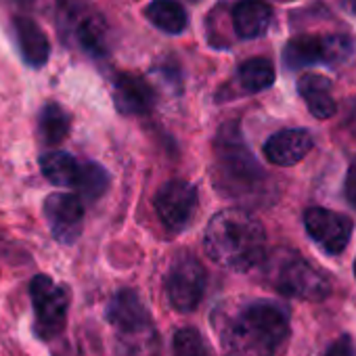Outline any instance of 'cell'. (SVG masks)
Here are the masks:
<instances>
[{"label":"cell","mask_w":356,"mask_h":356,"mask_svg":"<svg viewBox=\"0 0 356 356\" xmlns=\"http://www.w3.org/2000/svg\"><path fill=\"white\" fill-rule=\"evenodd\" d=\"M218 339L225 356H277L289 337V314L273 300H252L222 314Z\"/></svg>","instance_id":"obj_1"},{"label":"cell","mask_w":356,"mask_h":356,"mask_svg":"<svg viewBox=\"0 0 356 356\" xmlns=\"http://www.w3.org/2000/svg\"><path fill=\"white\" fill-rule=\"evenodd\" d=\"M204 250L214 264L233 273H248L264 262L266 231L252 212L225 208L210 218Z\"/></svg>","instance_id":"obj_2"},{"label":"cell","mask_w":356,"mask_h":356,"mask_svg":"<svg viewBox=\"0 0 356 356\" xmlns=\"http://www.w3.org/2000/svg\"><path fill=\"white\" fill-rule=\"evenodd\" d=\"M216 172L220 185L233 197L252 200L260 197L266 189V176L243 143L239 124L229 122L218 130L216 136Z\"/></svg>","instance_id":"obj_3"},{"label":"cell","mask_w":356,"mask_h":356,"mask_svg":"<svg viewBox=\"0 0 356 356\" xmlns=\"http://www.w3.org/2000/svg\"><path fill=\"white\" fill-rule=\"evenodd\" d=\"M264 279L275 291L287 298L325 300L331 291L329 279L293 252H277L264 264Z\"/></svg>","instance_id":"obj_4"},{"label":"cell","mask_w":356,"mask_h":356,"mask_svg":"<svg viewBox=\"0 0 356 356\" xmlns=\"http://www.w3.org/2000/svg\"><path fill=\"white\" fill-rule=\"evenodd\" d=\"M206 283V268L195 254L181 252L174 256L163 281L170 306L178 312H193L204 300Z\"/></svg>","instance_id":"obj_5"},{"label":"cell","mask_w":356,"mask_h":356,"mask_svg":"<svg viewBox=\"0 0 356 356\" xmlns=\"http://www.w3.org/2000/svg\"><path fill=\"white\" fill-rule=\"evenodd\" d=\"M30 298L34 306V333L40 339L61 335L67 325L70 291L49 275H36L30 283Z\"/></svg>","instance_id":"obj_6"},{"label":"cell","mask_w":356,"mask_h":356,"mask_svg":"<svg viewBox=\"0 0 356 356\" xmlns=\"http://www.w3.org/2000/svg\"><path fill=\"white\" fill-rule=\"evenodd\" d=\"M157 218L170 233H183L197 210V189L187 181H168L153 197Z\"/></svg>","instance_id":"obj_7"},{"label":"cell","mask_w":356,"mask_h":356,"mask_svg":"<svg viewBox=\"0 0 356 356\" xmlns=\"http://www.w3.org/2000/svg\"><path fill=\"white\" fill-rule=\"evenodd\" d=\"M304 227L308 237L329 256H337L346 250L354 229L348 216L327 208H308L304 214Z\"/></svg>","instance_id":"obj_8"},{"label":"cell","mask_w":356,"mask_h":356,"mask_svg":"<svg viewBox=\"0 0 356 356\" xmlns=\"http://www.w3.org/2000/svg\"><path fill=\"white\" fill-rule=\"evenodd\" d=\"M44 218L59 243L74 245L84 229V204L78 195L53 193L44 200Z\"/></svg>","instance_id":"obj_9"},{"label":"cell","mask_w":356,"mask_h":356,"mask_svg":"<svg viewBox=\"0 0 356 356\" xmlns=\"http://www.w3.org/2000/svg\"><path fill=\"white\" fill-rule=\"evenodd\" d=\"M105 318L115 331L126 335H136L151 327V316L147 306L143 304L140 296L128 287L111 296V300L105 306Z\"/></svg>","instance_id":"obj_10"},{"label":"cell","mask_w":356,"mask_h":356,"mask_svg":"<svg viewBox=\"0 0 356 356\" xmlns=\"http://www.w3.org/2000/svg\"><path fill=\"white\" fill-rule=\"evenodd\" d=\"M314 145L312 134L306 128H287L275 132L264 143V157L279 168H289L302 161Z\"/></svg>","instance_id":"obj_11"},{"label":"cell","mask_w":356,"mask_h":356,"mask_svg":"<svg viewBox=\"0 0 356 356\" xmlns=\"http://www.w3.org/2000/svg\"><path fill=\"white\" fill-rule=\"evenodd\" d=\"M113 101L124 115H147L155 105V95L143 78L118 74L113 82Z\"/></svg>","instance_id":"obj_12"},{"label":"cell","mask_w":356,"mask_h":356,"mask_svg":"<svg viewBox=\"0 0 356 356\" xmlns=\"http://www.w3.org/2000/svg\"><path fill=\"white\" fill-rule=\"evenodd\" d=\"M13 30L24 61L30 67H42L51 57V42L40 24L28 15H15Z\"/></svg>","instance_id":"obj_13"},{"label":"cell","mask_w":356,"mask_h":356,"mask_svg":"<svg viewBox=\"0 0 356 356\" xmlns=\"http://www.w3.org/2000/svg\"><path fill=\"white\" fill-rule=\"evenodd\" d=\"M273 9L264 0H241L233 9V28L241 40H254L268 32Z\"/></svg>","instance_id":"obj_14"},{"label":"cell","mask_w":356,"mask_h":356,"mask_svg":"<svg viewBox=\"0 0 356 356\" xmlns=\"http://www.w3.org/2000/svg\"><path fill=\"white\" fill-rule=\"evenodd\" d=\"M331 88V80L321 74H304L298 80V92L316 120H329L337 111V103L333 99Z\"/></svg>","instance_id":"obj_15"},{"label":"cell","mask_w":356,"mask_h":356,"mask_svg":"<svg viewBox=\"0 0 356 356\" xmlns=\"http://www.w3.org/2000/svg\"><path fill=\"white\" fill-rule=\"evenodd\" d=\"M145 17L151 26L170 36L183 34L189 26L187 9L178 0H151L145 7Z\"/></svg>","instance_id":"obj_16"},{"label":"cell","mask_w":356,"mask_h":356,"mask_svg":"<svg viewBox=\"0 0 356 356\" xmlns=\"http://www.w3.org/2000/svg\"><path fill=\"white\" fill-rule=\"evenodd\" d=\"M72 34L84 53L95 57L107 55V26L99 15H90V13L76 15L72 24Z\"/></svg>","instance_id":"obj_17"},{"label":"cell","mask_w":356,"mask_h":356,"mask_svg":"<svg viewBox=\"0 0 356 356\" xmlns=\"http://www.w3.org/2000/svg\"><path fill=\"white\" fill-rule=\"evenodd\" d=\"M72 128V115L55 101H49L38 113V136L44 145L55 147L65 140Z\"/></svg>","instance_id":"obj_18"},{"label":"cell","mask_w":356,"mask_h":356,"mask_svg":"<svg viewBox=\"0 0 356 356\" xmlns=\"http://www.w3.org/2000/svg\"><path fill=\"white\" fill-rule=\"evenodd\" d=\"M80 161L65 151H49L40 157V170L55 187H74Z\"/></svg>","instance_id":"obj_19"},{"label":"cell","mask_w":356,"mask_h":356,"mask_svg":"<svg viewBox=\"0 0 356 356\" xmlns=\"http://www.w3.org/2000/svg\"><path fill=\"white\" fill-rule=\"evenodd\" d=\"M74 189H78L80 200L97 202L109 189V172L97 161H82L78 168V178Z\"/></svg>","instance_id":"obj_20"},{"label":"cell","mask_w":356,"mask_h":356,"mask_svg":"<svg viewBox=\"0 0 356 356\" xmlns=\"http://www.w3.org/2000/svg\"><path fill=\"white\" fill-rule=\"evenodd\" d=\"M283 63L287 70H304L321 63V36H296L283 51Z\"/></svg>","instance_id":"obj_21"},{"label":"cell","mask_w":356,"mask_h":356,"mask_svg":"<svg viewBox=\"0 0 356 356\" xmlns=\"http://www.w3.org/2000/svg\"><path fill=\"white\" fill-rule=\"evenodd\" d=\"M237 78L245 92H262L275 84V65L264 57H254L239 65Z\"/></svg>","instance_id":"obj_22"},{"label":"cell","mask_w":356,"mask_h":356,"mask_svg":"<svg viewBox=\"0 0 356 356\" xmlns=\"http://www.w3.org/2000/svg\"><path fill=\"white\" fill-rule=\"evenodd\" d=\"M356 53V42L348 34H327L321 36V63L329 67H341L352 61Z\"/></svg>","instance_id":"obj_23"},{"label":"cell","mask_w":356,"mask_h":356,"mask_svg":"<svg viewBox=\"0 0 356 356\" xmlns=\"http://www.w3.org/2000/svg\"><path fill=\"white\" fill-rule=\"evenodd\" d=\"M172 356H210V348L195 327H181L172 337Z\"/></svg>","instance_id":"obj_24"},{"label":"cell","mask_w":356,"mask_h":356,"mask_svg":"<svg viewBox=\"0 0 356 356\" xmlns=\"http://www.w3.org/2000/svg\"><path fill=\"white\" fill-rule=\"evenodd\" d=\"M323 356H356L354 339L350 335H339L337 339H333L327 346V350L323 352Z\"/></svg>","instance_id":"obj_25"},{"label":"cell","mask_w":356,"mask_h":356,"mask_svg":"<svg viewBox=\"0 0 356 356\" xmlns=\"http://www.w3.org/2000/svg\"><path fill=\"white\" fill-rule=\"evenodd\" d=\"M343 191H346V197H348L350 206H352V208H356V163H352V165H350V170H348Z\"/></svg>","instance_id":"obj_26"},{"label":"cell","mask_w":356,"mask_h":356,"mask_svg":"<svg viewBox=\"0 0 356 356\" xmlns=\"http://www.w3.org/2000/svg\"><path fill=\"white\" fill-rule=\"evenodd\" d=\"M3 3L11 7H19L24 11H44L49 7L47 0H3Z\"/></svg>","instance_id":"obj_27"},{"label":"cell","mask_w":356,"mask_h":356,"mask_svg":"<svg viewBox=\"0 0 356 356\" xmlns=\"http://www.w3.org/2000/svg\"><path fill=\"white\" fill-rule=\"evenodd\" d=\"M343 126L356 138V97L348 103V109H346V115H343Z\"/></svg>","instance_id":"obj_28"},{"label":"cell","mask_w":356,"mask_h":356,"mask_svg":"<svg viewBox=\"0 0 356 356\" xmlns=\"http://www.w3.org/2000/svg\"><path fill=\"white\" fill-rule=\"evenodd\" d=\"M346 3H348L350 11H354V13H356V0H346Z\"/></svg>","instance_id":"obj_29"},{"label":"cell","mask_w":356,"mask_h":356,"mask_svg":"<svg viewBox=\"0 0 356 356\" xmlns=\"http://www.w3.org/2000/svg\"><path fill=\"white\" fill-rule=\"evenodd\" d=\"M354 277H356V260H354Z\"/></svg>","instance_id":"obj_30"},{"label":"cell","mask_w":356,"mask_h":356,"mask_svg":"<svg viewBox=\"0 0 356 356\" xmlns=\"http://www.w3.org/2000/svg\"><path fill=\"white\" fill-rule=\"evenodd\" d=\"M189 3H200V0H189Z\"/></svg>","instance_id":"obj_31"}]
</instances>
